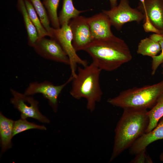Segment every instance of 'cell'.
I'll use <instances>...</instances> for the list:
<instances>
[{
	"mask_svg": "<svg viewBox=\"0 0 163 163\" xmlns=\"http://www.w3.org/2000/svg\"><path fill=\"white\" fill-rule=\"evenodd\" d=\"M101 71L92 62L85 67H78L76 74L71 82L70 95L77 100L85 99L87 108L91 113L94 111L103 94L100 83Z\"/></svg>",
	"mask_w": 163,
	"mask_h": 163,
	"instance_id": "obj_3",
	"label": "cell"
},
{
	"mask_svg": "<svg viewBox=\"0 0 163 163\" xmlns=\"http://www.w3.org/2000/svg\"><path fill=\"white\" fill-rule=\"evenodd\" d=\"M111 8H113L117 5V0H109Z\"/></svg>",
	"mask_w": 163,
	"mask_h": 163,
	"instance_id": "obj_27",
	"label": "cell"
},
{
	"mask_svg": "<svg viewBox=\"0 0 163 163\" xmlns=\"http://www.w3.org/2000/svg\"><path fill=\"white\" fill-rule=\"evenodd\" d=\"M102 12L108 17L112 26L118 30L126 23L135 21L139 24L145 18L141 11L130 6L128 0H120L118 5Z\"/></svg>",
	"mask_w": 163,
	"mask_h": 163,
	"instance_id": "obj_6",
	"label": "cell"
},
{
	"mask_svg": "<svg viewBox=\"0 0 163 163\" xmlns=\"http://www.w3.org/2000/svg\"><path fill=\"white\" fill-rule=\"evenodd\" d=\"M74 77L71 75L64 83L59 85H55L48 81L38 82H36L30 83L24 92L27 95L41 94L47 99L49 104L53 111L56 112L58 108V97L63 88L71 82Z\"/></svg>",
	"mask_w": 163,
	"mask_h": 163,
	"instance_id": "obj_8",
	"label": "cell"
},
{
	"mask_svg": "<svg viewBox=\"0 0 163 163\" xmlns=\"http://www.w3.org/2000/svg\"><path fill=\"white\" fill-rule=\"evenodd\" d=\"M69 25L72 34V44L76 51L83 50L93 39L86 17L79 15L72 19Z\"/></svg>",
	"mask_w": 163,
	"mask_h": 163,
	"instance_id": "obj_10",
	"label": "cell"
},
{
	"mask_svg": "<svg viewBox=\"0 0 163 163\" xmlns=\"http://www.w3.org/2000/svg\"><path fill=\"white\" fill-rule=\"evenodd\" d=\"M163 139V117L156 127L148 133H145L138 138L129 148V152L136 155L146 149L151 143L156 140Z\"/></svg>",
	"mask_w": 163,
	"mask_h": 163,
	"instance_id": "obj_12",
	"label": "cell"
},
{
	"mask_svg": "<svg viewBox=\"0 0 163 163\" xmlns=\"http://www.w3.org/2000/svg\"><path fill=\"white\" fill-rule=\"evenodd\" d=\"M91 34L94 40H99L113 38L112 24L108 17L103 12L87 18Z\"/></svg>",
	"mask_w": 163,
	"mask_h": 163,
	"instance_id": "obj_11",
	"label": "cell"
},
{
	"mask_svg": "<svg viewBox=\"0 0 163 163\" xmlns=\"http://www.w3.org/2000/svg\"><path fill=\"white\" fill-rule=\"evenodd\" d=\"M60 0H46L43 4L53 27L55 29L61 27L57 14V10Z\"/></svg>",
	"mask_w": 163,
	"mask_h": 163,
	"instance_id": "obj_20",
	"label": "cell"
},
{
	"mask_svg": "<svg viewBox=\"0 0 163 163\" xmlns=\"http://www.w3.org/2000/svg\"><path fill=\"white\" fill-rule=\"evenodd\" d=\"M43 2L46 1V0H43Z\"/></svg>",
	"mask_w": 163,
	"mask_h": 163,
	"instance_id": "obj_30",
	"label": "cell"
},
{
	"mask_svg": "<svg viewBox=\"0 0 163 163\" xmlns=\"http://www.w3.org/2000/svg\"><path fill=\"white\" fill-rule=\"evenodd\" d=\"M147 114L149 123L145 133L149 132L155 128L163 117V93L158 97L154 105L148 111Z\"/></svg>",
	"mask_w": 163,
	"mask_h": 163,
	"instance_id": "obj_16",
	"label": "cell"
},
{
	"mask_svg": "<svg viewBox=\"0 0 163 163\" xmlns=\"http://www.w3.org/2000/svg\"><path fill=\"white\" fill-rule=\"evenodd\" d=\"M33 47L44 59L69 65L68 57L59 43L53 38H39Z\"/></svg>",
	"mask_w": 163,
	"mask_h": 163,
	"instance_id": "obj_9",
	"label": "cell"
},
{
	"mask_svg": "<svg viewBox=\"0 0 163 163\" xmlns=\"http://www.w3.org/2000/svg\"><path fill=\"white\" fill-rule=\"evenodd\" d=\"M83 50L90 56L92 62L101 70L108 72L116 70L132 59L127 44L123 40L116 36L94 40Z\"/></svg>",
	"mask_w": 163,
	"mask_h": 163,
	"instance_id": "obj_2",
	"label": "cell"
},
{
	"mask_svg": "<svg viewBox=\"0 0 163 163\" xmlns=\"http://www.w3.org/2000/svg\"><path fill=\"white\" fill-rule=\"evenodd\" d=\"M28 14L30 19L35 27L39 38L48 36L50 34L43 25L41 20L34 6L29 0H24Z\"/></svg>",
	"mask_w": 163,
	"mask_h": 163,
	"instance_id": "obj_19",
	"label": "cell"
},
{
	"mask_svg": "<svg viewBox=\"0 0 163 163\" xmlns=\"http://www.w3.org/2000/svg\"><path fill=\"white\" fill-rule=\"evenodd\" d=\"M140 1V5L138 7V9L142 12L145 11V0H139Z\"/></svg>",
	"mask_w": 163,
	"mask_h": 163,
	"instance_id": "obj_26",
	"label": "cell"
},
{
	"mask_svg": "<svg viewBox=\"0 0 163 163\" xmlns=\"http://www.w3.org/2000/svg\"><path fill=\"white\" fill-rule=\"evenodd\" d=\"M85 11L77 9L73 5L72 0H63L62 9L58 16L60 26L69 24L72 19Z\"/></svg>",
	"mask_w": 163,
	"mask_h": 163,
	"instance_id": "obj_17",
	"label": "cell"
},
{
	"mask_svg": "<svg viewBox=\"0 0 163 163\" xmlns=\"http://www.w3.org/2000/svg\"><path fill=\"white\" fill-rule=\"evenodd\" d=\"M36 11L44 28L52 37V27L50 26V21L46 10L41 0H29Z\"/></svg>",
	"mask_w": 163,
	"mask_h": 163,
	"instance_id": "obj_21",
	"label": "cell"
},
{
	"mask_svg": "<svg viewBox=\"0 0 163 163\" xmlns=\"http://www.w3.org/2000/svg\"><path fill=\"white\" fill-rule=\"evenodd\" d=\"M13 96L10 100L14 107L21 113V118L26 119L30 117L43 123H49L50 120L40 111L38 102L30 95L20 93L16 90L10 89Z\"/></svg>",
	"mask_w": 163,
	"mask_h": 163,
	"instance_id": "obj_7",
	"label": "cell"
},
{
	"mask_svg": "<svg viewBox=\"0 0 163 163\" xmlns=\"http://www.w3.org/2000/svg\"><path fill=\"white\" fill-rule=\"evenodd\" d=\"M161 73H162V75H163V69L162 70Z\"/></svg>",
	"mask_w": 163,
	"mask_h": 163,
	"instance_id": "obj_29",
	"label": "cell"
},
{
	"mask_svg": "<svg viewBox=\"0 0 163 163\" xmlns=\"http://www.w3.org/2000/svg\"><path fill=\"white\" fill-rule=\"evenodd\" d=\"M32 129L46 130V128L44 126L37 125L34 123L29 122L26 119H21L14 121L13 136L22 132Z\"/></svg>",
	"mask_w": 163,
	"mask_h": 163,
	"instance_id": "obj_22",
	"label": "cell"
},
{
	"mask_svg": "<svg viewBox=\"0 0 163 163\" xmlns=\"http://www.w3.org/2000/svg\"><path fill=\"white\" fill-rule=\"evenodd\" d=\"M163 93V80L152 85L134 87L122 91L117 96L108 99L110 104L122 108H152Z\"/></svg>",
	"mask_w": 163,
	"mask_h": 163,
	"instance_id": "obj_4",
	"label": "cell"
},
{
	"mask_svg": "<svg viewBox=\"0 0 163 163\" xmlns=\"http://www.w3.org/2000/svg\"><path fill=\"white\" fill-rule=\"evenodd\" d=\"M52 38L60 45L69 57L71 75L74 77L76 74L78 64L85 67L88 65L86 60L80 57L76 53L72 44V34L69 24L63 25L58 29L52 27Z\"/></svg>",
	"mask_w": 163,
	"mask_h": 163,
	"instance_id": "obj_5",
	"label": "cell"
},
{
	"mask_svg": "<svg viewBox=\"0 0 163 163\" xmlns=\"http://www.w3.org/2000/svg\"><path fill=\"white\" fill-rule=\"evenodd\" d=\"M115 130L111 162L145 133L149 123L146 109L125 108Z\"/></svg>",
	"mask_w": 163,
	"mask_h": 163,
	"instance_id": "obj_1",
	"label": "cell"
},
{
	"mask_svg": "<svg viewBox=\"0 0 163 163\" xmlns=\"http://www.w3.org/2000/svg\"><path fill=\"white\" fill-rule=\"evenodd\" d=\"M145 9L142 12L163 34V2L162 0H145Z\"/></svg>",
	"mask_w": 163,
	"mask_h": 163,
	"instance_id": "obj_13",
	"label": "cell"
},
{
	"mask_svg": "<svg viewBox=\"0 0 163 163\" xmlns=\"http://www.w3.org/2000/svg\"><path fill=\"white\" fill-rule=\"evenodd\" d=\"M162 1L163 2V0H162Z\"/></svg>",
	"mask_w": 163,
	"mask_h": 163,
	"instance_id": "obj_31",
	"label": "cell"
},
{
	"mask_svg": "<svg viewBox=\"0 0 163 163\" xmlns=\"http://www.w3.org/2000/svg\"><path fill=\"white\" fill-rule=\"evenodd\" d=\"M161 51L159 43L149 37L140 40L138 46L137 53L142 56L152 57L157 55Z\"/></svg>",
	"mask_w": 163,
	"mask_h": 163,
	"instance_id": "obj_18",
	"label": "cell"
},
{
	"mask_svg": "<svg viewBox=\"0 0 163 163\" xmlns=\"http://www.w3.org/2000/svg\"><path fill=\"white\" fill-rule=\"evenodd\" d=\"M161 66L162 68H163V62L161 64Z\"/></svg>",
	"mask_w": 163,
	"mask_h": 163,
	"instance_id": "obj_28",
	"label": "cell"
},
{
	"mask_svg": "<svg viewBox=\"0 0 163 163\" xmlns=\"http://www.w3.org/2000/svg\"><path fill=\"white\" fill-rule=\"evenodd\" d=\"M144 20V23L143 27L145 32L147 33L151 32L157 34H163L160 30L154 26L147 15L145 16Z\"/></svg>",
	"mask_w": 163,
	"mask_h": 163,
	"instance_id": "obj_25",
	"label": "cell"
},
{
	"mask_svg": "<svg viewBox=\"0 0 163 163\" xmlns=\"http://www.w3.org/2000/svg\"><path fill=\"white\" fill-rule=\"evenodd\" d=\"M14 121L0 114V136L2 152H3L12 146L11 139Z\"/></svg>",
	"mask_w": 163,
	"mask_h": 163,
	"instance_id": "obj_14",
	"label": "cell"
},
{
	"mask_svg": "<svg viewBox=\"0 0 163 163\" xmlns=\"http://www.w3.org/2000/svg\"><path fill=\"white\" fill-rule=\"evenodd\" d=\"M161 48V52L159 55L152 57L151 74L154 75L159 66L163 62V37L158 41Z\"/></svg>",
	"mask_w": 163,
	"mask_h": 163,
	"instance_id": "obj_23",
	"label": "cell"
},
{
	"mask_svg": "<svg viewBox=\"0 0 163 163\" xmlns=\"http://www.w3.org/2000/svg\"><path fill=\"white\" fill-rule=\"evenodd\" d=\"M17 6L23 18L27 33L28 43L33 47L39 39L37 30L29 17L24 0H17Z\"/></svg>",
	"mask_w": 163,
	"mask_h": 163,
	"instance_id": "obj_15",
	"label": "cell"
},
{
	"mask_svg": "<svg viewBox=\"0 0 163 163\" xmlns=\"http://www.w3.org/2000/svg\"><path fill=\"white\" fill-rule=\"evenodd\" d=\"M145 151L146 149L142 150L136 155L135 157L130 163H152L151 158L145 153Z\"/></svg>",
	"mask_w": 163,
	"mask_h": 163,
	"instance_id": "obj_24",
	"label": "cell"
}]
</instances>
